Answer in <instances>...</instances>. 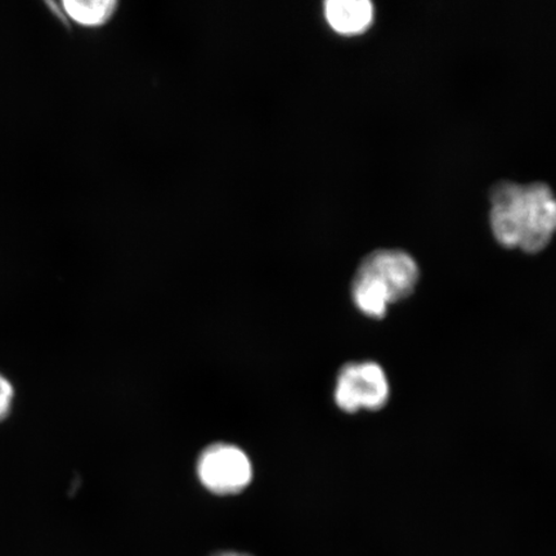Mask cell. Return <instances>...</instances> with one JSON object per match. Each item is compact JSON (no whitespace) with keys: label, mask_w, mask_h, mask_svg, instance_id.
Segmentation results:
<instances>
[{"label":"cell","mask_w":556,"mask_h":556,"mask_svg":"<svg viewBox=\"0 0 556 556\" xmlns=\"http://www.w3.org/2000/svg\"><path fill=\"white\" fill-rule=\"evenodd\" d=\"M490 224L504 248L534 254L556 233V197L546 184L519 185L502 180L490 191Z\"/></svg>","instance_id":"1"},{"label":"cell","mask_w":556,"mask_h":556,"mask_svg":"<svg viewBox=\"0 0 556 556\" xmlns=\"http://www.w3.org/2000/svg\"><path fill=\"white\" fill-rule=\"evenodd\" d=\"M420 280L416 261L399 249H378L361 261L353 276L354 305L366 317L381 319L389 304L405 301Z\"/></svg>","instance_id":"2"},{"label":"cell","mask_w":556,"mask_h":556,"mask_svg":"<svg viewBox=\"0 0 556 556\" xmlns=\"http://www.w3.org/2000/svg\"><path fill=\"white\" fill-rule=\"evenodd\" d=\"M391 397V386L377 363H350L340 368L333 388V401L346 414L359 409L379 412Z\"/></svg>","instance_id":"3"},{"label":"cell","mask_w":556,"mask_h":556,"mask_svg":"<svg viewBox=\"0 0 556 556\" xmlns=\"http://www.w3.org/2000/svg\"><path fill=\"white\" fill-rule=\"evenodd\" d=\"M201 484L214 495H238L252 483L253 465L245 451L231 443H213L197 463Z\"/></svg>","instance_id":"4"},{"label":"cell","mask_w":556,"mask_h":556,"mask_svg":"<svg viewBox=\"0 0 556 556\" xmlns=\"http://www.w3.org/2000/svg\"><path fill=\"white\" fill-rule=\"evenodd\" d=\"M325 17L331 29L342 35H356L370 27L374 4L370 0H328Z\"/></svg>","instance_id":"5"},{"label":"cell","mask_w":556,"mask_h":556,"mask_svg":"<svg viewBox=\"0 0 556 556\" xmlns=\"http://www.w3.org/2000/svg\"><path fill=\"white\" fill-rule=\"evenodd\" d=\"M64 7L76 23L96 26L106 23L114 15V0H65Z\"/></svg>","instance_id":"6"},{"label":"cell","mask_w":556,"mask_h":556,"mask_svg":"<svg viewBox=\"0 0 556 556\" xmlns=\"http://www.w3.org/2000/svg\"><path fill=\"white\" fill-rule=\"evenodd\" d=\"M12 387L9 381L0 377V419L9 413L12 402Z\"/></svg>","instance_id":"7"},{"label":"cell","mask_w":556,"mask_h":556,"mask_svg":"<svg viewBox=\"0 0 556 556\" xmlns=\"http://www.w3.org/2000/svg\"><path fill=\"white\" fill-rule=\"evenodd\" d=\"M212 556H252V555H248V554H243V553H239V552H219V553H215Z\"/></svg>","instance_id":"8"}]
</instances>
